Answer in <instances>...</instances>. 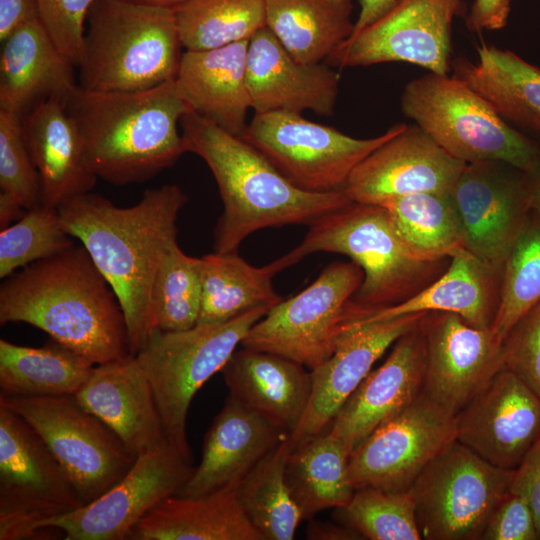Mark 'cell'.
Segmentation results:
<instances>
[{
    "mask_svg": "<svg viewBox=\"0 0 540 540\" xmlns=\"http://www.w3.org/2000/svg\"><path fill=\"white\" fill-rule=\"evenodd\" d=\"M180 128L187 152L207 164L223 202L213 232L214 252H236L249 235L268 227L309 226L352 202L343 191L297 188L251 144L191 110Z\"/></svg>",
    "mask_w": 540,
    "mask_h": 540,
    "instance_id": "obj_3",
    "label": "cell"
},
{
    "mask_svg": "<svg viewBox=\"0 0 540 540\" xmlns=\"http://www.w3.org/2000/svg\"><path fill=\"white\" fill-rule=\"evenodd\" d=\"M478 58L452 62L453 75L480 94L512 127L540 141V67L482 43Z\"/></svg>",
    "mask_w": 540,
    "mask_h": 540,
    "instance_id": "obj_32",
    "label": "cell"
},
{
    "mask_svg": "<svg viewBox=\"0 0 540 540\" xmlns=\"http://www.w3.org/2000/svg\"><path fill=\"white\" fill-rule=\"evenodd\" d=\"M269 310L260 308L225 323L197 324L183 331L157 328L135 355L152 386L167 441L190 463L186 422L194 395L221 371Z\"/></svg>",
    "mask_w": 540,
    "mask_h": 540,
    "instance_id": "obj_8",
    "label": "cell"
},
{
    "mask_svg": "<svg viewBox=\"0 0 540 540\" xmlns=\"http://www.w3.org/2000/svg\"><path fill=\"white\" fill-rule=\"evenodd\" d=\"M266 26L302 63L325 62L351 35L353 0H265Z\"/></svg>",
    "mask_w": 540,
    "mask_h": 540,
    "instance_id": "obj_34",
    "label": "cell"
},
{
    "mask_svg": "<svg viewBox=\"0 0 540 540\" xmlns=\"http://www.w3.org/2000/svg\"><path fill=\"white\" fill-rule=\"evenodd\" d=\"M406 126L397 123L379 136L360 139L299 113L276 111L255 113L240 137L297 188L329 193L343 191L357 165Z\"/></svg>",
    "mask_w": 540,
    "mask_h": 540,
    "instance_id": "obj_9",
    "label": "cell"
},
{
    "mask_svg": "<svg viewBox=\"0 0 540 540\" xmlns=\"http://www.w3.org/2000/svg\"><path fill=\"white\" fill-rule=\"evenodd\" d=\"M481 539H539L535 516L528 499L509 490L492 511Z\"/></svg>",
    "mask_w": 540,
    "mask_h": 540,
    "instance_id": "obj_47",
    "label": "cell"
},
{
    "mask_svg": "<svg viewBox=\"0 0 540 540\" xmlns=\"http://www.w3.org/2000/svg\"><path fill=\"white\" fill-rule=\"evenodd\" d=\"M511 10L510 0H474L466 15L471 32L494 31L504 28Z\"/></svg>",
    "mask_w": 540,
    "mask_h": 540,
    "instance_id": "obj_49",
    "label": "cell"
},
{
    "mask_svg": "<svg viewBox=\"0 0 540 540\" xmlns=\"http://www.w3.org/2000/svg\"><path fill=\"white\" fill-rule=\"evenodd\" d=\"M187 202L178 185L165 184L145 190L129 207L91 192L58 207L66 231L81 242L113 289L133 355L157 329L154 280L164 253L177 240V219Z\"/></svg>",
    "mask_w": 540,
    "mask_h": 540,
    "instance_id": "obj_1",
    "label": "cell"
},
{
    "mask_svg": "<svg viewBox=\"0 0 540 540\" xmlns=\"http://www.w3.org/2000/svg\"><path fill=\"white\" fill-rule=\"evenodd\" d=\"M25 143L37 168L42 204L58 208L91 192L97 176L90 169L80 132L65 101L50 99L21 117Z\"/></svg>",
    "mask_w": 540,
    "mask_h": 540,
    "instance_id": "obj_28",
    "label": "cell"
},
{
    "mask_svg": "<svg viewBox=\"0 0 540 540\" xmlns=\"http://www.w3.org/2000/svg\"><path fill=\"white\" fill-rule=\"evenodd\" d=\"M394 1L395 0H360V12L355 20L352 35L358 33L382 16L393 5Z\"/></svg>",
    "mask_w": 540,
    "mask_h": 540,
    "instance_id": "obj_52",
    "label": "cell"
},
{
    "mask_svg": "<svg viewBox=\"0 0 540 540\" xmlns=\"http://www.w3.org/2000/svg\"><path fill=\"white\" fill-rule=\"evenodd\" d=\"M364 278L352 262H335L295 296L272 307L241 346L281 355L313 370L334 352L349 301Z\"/></svg>",
    "mask_w": 540,
    "mask_h": 540,
    "instance_id": "obj_13",
    "label": "cell"
},
{
    "mask_svg": "<svg viewBox=\"0 0 540 540\" xmlns=\"http://www.w3.org/2000/svg\"><path fill=\"white\" fill-rule=\"evenodd\" d=\"M95 0H37L39 17L60 51L78 68L86 20Z\"/></svg>",
    "mask_w": 540,
    "mask_h": 540,
    "instance_id": "obj_45",
    "label": "cell"
},
{
    "mask_svg": "<svg viewBox=\"0 0 540 540\" xmlns=\"http://www.w3.org/2000/svg\"><path fill=\"white\" fill-rule=\"evenodd\" d=\"M427 312L415 313L348 328L333 354L310 370L311 394L291 447L323 432L371 371L374 363L402 335L416 327Z\"/></svg>",
    "mask_w": 540,
    "mask_h": 540,
    "instance_id": "obj_21",
    "label": "cell"
},
{
    "mask_svg": "<svg viewBox=\"0 0 540 540\" xmlns=\"http://www.w3.org/2000/svg\"><path fill=\"white\" fill-rule=\"evenodd\" d=\"M338 521L370 540L422 539L410 490L375 487L355 490L350 501L336 509Z\"/></svg>",
    "mask_w": 540,
    "mask_h": 540,
    "instance_id": "obj_41",
    "label": "cell"
},
{
    "mask_svg": "<svg viewBox=\"0 0 540 540\" xmlns=\"http://www.w3.org/2000/svg\"><path fill=\"white\" fill-rule=\"evenodd\" d=\"M72 238L58 208L41 204L26 210L14 224L0 231V278L70 249L75 245Z\"/></svg>",
    "mask_w": 540,
    "mask_h": 540,
    "instance_id": "obj_43",
    "label": "cell"
},
{
    "mask_svg": "<svg viewBox=\"0 0 540 540\" xmlns=\"http://www.w3.org/2000/svg\"><path fill=\"white\" fill-rule=\"evenodd\" d=\"M286 434L229 395L204 437L200 464L176 495L195 497L241 483Z\"/></svg>",
    "mask_w": 540,
    "mask_h": 540,
    "instance_id": "obj_25",
    "label": "cell"
},
{
    "mask_svg": "<svg viewBox=\"0 0 540 540\" xmlns=\"http://www.w3.org/2000/svg\"><path fill=\"white\" fill-rule=\"evenodd\" d=\"M422 320L394 343L384 363L369 372L332 420L329 432L350 452L422 392L426 370Z\"/></svg>",
    "mask_w": 540,
    "mask_h": 540,
    "instance_id": "obj_23",
    "label": "cell"
},
{
    "mask_svg": "<svg viewBox=\"0 0 540 540\" xmlns=\"http://www.w3.org/2000/svg\"><path fill=\"white\" fill-rule=\"evenodd\" d=\"M350 454L329 431L291 447L285 476L303 520L350 501L355 492L348 472Z\"/></svg>",
    "mask_w": 540,
    "mask_h": 540,
    "instance_id": "obj_35",
    "label": "cell"
},
{
    "mask_svg": "<svg viewBox=\"0 0 540 540\" xmlns=\"http://www.w3.org/2000/svg\"><path fill=\"white\" fill-rule=\"evenodd\" d=\"M527 174L529 178L532 208L540 212V164Z\"/></svg>",
    "mask_w": 540,
    "mask_h": 540,
    "instance_id": "obj_53",
    "label": "cell"
},
{
    "mask_svg": "<svg viewBox=\"0 0 540 540\" xmlns=\"http://www.w3.org/2000/svg\"><path fill=\"white\" fill-rule=\"evenodd\" d=\"M400 107L439 147L465 164L501 161L526 173L540 164V141L508 124L454 75L429 72L409 81Z\"/></svg>",
    "mask_w": 540,
    "mask_h": 540,
    "instance_id": "obj_7",
    "label": "cell"
},
{
    "mask_svg": "<svg viewBox=\"0 0 540 540\" xmlns=\"http://www.w3.org/2000/svg\"><path fill=\"white\" fill-rule=\"evenodd\" d=\"M280 271L278 260L255 267L238 251L203 255L197 324L225 323L256 309H271L283 300L272 283Z\"/></svg>",
    "mask_w": 540,
    "mask_h": 540,
    "instance_id": "obj_33",
    "label": "cell"
},
{
    "mask_svg": "<svg viewBox=\"0 0 540 540\" xmlns=\"http://www.w3.org/2000/svg\"><path fill=\"white\" fill-rule=\"evenodd\" d=\"M249 40L184 50L175 78L189 109L225 131L241 136L251 102L247 88Z\"/></svg>",
    "mask_w": 540,
    "mask_h": 540,
    "instance_id": "obj_29",
    "label": "cell"
},
{
    "mask_svg": "<svg viewBox=\"0 0 540 540\" xmlns=\"http://www.w3.org/2000/svg\"><path fill=\"white\" fill-rule=\"evenodd\" d=\"M183 45L174 9L125 0H95L78 66L90 91L134 92L176 78Z\"/></svg>",
    "mask_w": 540,
    "mask_h": 540,
    "instance_id": "obj_6",
    "label": "cell"
},
{
    "mask_svg": "<svg viewBox=\"0 0 540 540\" xmlns=\"http://www.w3.org/2000/svg\"><path fill=\"white\" fill-rule=\"evenodd\" d=\"M502 272L466 248L457 250L431 284L397 305L348 314L343 331L422 312H450L479 328L492 329L499 305Z\"/></svg>",
    "mask_w": 540,
    "mask_h": 540,
    "instance_id": "obj_26",
    "label": "cell"
},
{
    "mask_svg": "<svg viewBox=\"0 0 540 540\" xmlns=\"http://www.w3.org/2000/svg\"><path fill=\"white\" fill-rule=\"evenodd\" d=\"M3 280L1 325L30 324L95 365L130 354L121 305L82 244Z\"/></svg>",
    "mask_w": 540,
    "mask_h": 540,
    "instance_id": "obj_2",
    "label": "cell"
},
{
    "mask_svg": "<svg viewBox=\"0 0 540 540\" xmlns=\"http://www.w3.org/2000/svg\"><path fill=\"white\" fill-rule=\"evenodd\" d=\"M36 19H40L37 0H0V42Z\"/></svg>",
    "mask_w": 540,
    "mask_h": 540,
    "instance_id": "obj_50",
    "label": "cell"
},
{
    "mask_svg": "<svg viewBox=\"0 0 540 540\" xmlns=\"http://www.w3.org/2000/svg\"><path fill=\"white\" fill-rule=\"evenodd\" d=\"M462 0H395L325 61L338 68L404 62L446 75L452 69V25Z\"/></svg>",
    "mask_w": 540,
    "mask_h": 540,
    "instance_id": "obj_14",
    "label": "cell"
},
{
    "mask_svg": "<svg viewBox=\"0 0 540 540\" xmlns=\"http://www.w3.org/2000/svg\"><path fill=\"white\" fill-rule=\"evenodd\" d=\"M90 169L117 186L143 183L187 152L181 118L190 109L175 80L134 92L90 91L79 85L65 100Z\"/></svg>",
    "mask_w": 540,
    "mask_h": 540,
    "instance_id": "obj_4",
    "label": "cell"
},
{
    "mask_svg": "<svg viewBox=\"0 0 540 540\" xmlns=\"http://www.w3.org/2000/svg\"><path fill=\"white\" fill-rule=\"evenodd\" d=\"M450 194L464 248L502 272L532 210L528 174L501 161L466 164Z\"/></svg>",
    "mask_w": 540,
    "mask_h": 540,
    "instance_id": "obj_17",
    "label": "cell"
},
{
    "mask_svg": "<svg viewBox=\"0 0 540 540\" xmlns=\"http://www.w3.org/2000/svg\"><path fill=\"white\" fill-rule=\"evenodd\" d=\"M316 252L348 256L363 271V281L346 315L404 302L436 280L450 260L415 258L385 207L353 201L312 222L303 241L278 261L285 270Z\"/></svg>",
    "mask_w": 540,
    "mask_h": 540,
    "instance_id": "obj_5",
    "label": "cell"
},
{
    "mask_svg": "<svg viewBox=\"0 0 540 540\" xmlns=\"http://www.w3.org/2000/svg\"><path fill=\"white\" fill-rule=\"evenodd\" d=\"M510 491L522 494L528 499L540 539V436L514 470Z\"/></svg>",
    "mask_w": 540,
    "mask_h": 540,
    "instance_id": "obj_48",
    "label": "cell"
},
{
    "mask_svg": "<svg viewBox=\"0 0 540 540\" xmlns=\"http://www.w3.org/2000/svg\"><path fill=\"white\" fill-rule=\"evenodd\" d=\"M0 406L22 417L41 436L70 478L82 505L116 484L136 460L120 438L75 395H0Z\"/></svg>",
    "mask_w": 540,
    "mask_h": 540,
    "instance_id": "obj_11",
    "label": "cell"
},
{
    "mask_svg": "<svg viewBox=\"0 0 540 540\" xmlns=\"http://www.w3.org/2000/svg\"><path fill=\"white\" fill-rule=\"evenodd\" d=\"M540 436V396L502 368L456 415V440L491 464L516 469Z\"/></svg>",
    "mask_w": 540,
    "mask_h": 540,
    "instance_id": "obj_19",
    "label": "cell"
},
{
    "mask_svg": "<svg viewBox=\"0 0 540 540\" xmlns=\"http://www.w3.org/2000/svg\"><path fill=\"white\" fill-rule=\"evenodd\" d=\"M515 469L491 464L458 440L445 447L409 488L422 538L481 539L510 490Z\"/></svg>",
    "mask_w": 540,
    "mask_h": 540,
    "instance_id": "obj_10",
    "label": "cell"
},
{
    "mask_svg": "<svg viewBox=\"0 0 540 540\" xmlns=\"http://www.w3.org/2000/svg\"><path fill=\"white\" fill-rule=\"evenodd\" d=\"M133 3L144 4L155 7L175 9L186 0H125Z\"/></svg>",
    "mask_w": 540,
    "mask_h": 540,
    "instance_id": "obj_54",
    "label": "cell"
},
{
    "mask_svg": "<svg viewBox=\"0 0 540 540\" xmlns=\"http://www.w3.org/2000/svg\"><path fill=\"white\" fill-rule=\"evenodd\" d=\"M246 79L256 114L310 110L330 117L334 113L338 73L325 62H299L267 26L249 40Z\"/></svg>",
    "mask_w": 540,
    "mask_h": 540,
    "instance_id": "obj_22",
    "label": "cell"
},
{
    "mask_svg": "<svg viewBox=\"0 0 540 540\" xmlns=\"http://www.w3.org/2000/svg\"><path fill=\"white\" fill-rule=\"evenodd\" d=\"M540 302V212L531 210L502 270L492 330L503 342L514 324Z\"/></svg>",
    "mask_w": 540,
    "mask_h": 540,
    "instance_id": "obj_40",
    "label": "cell"
},
{
    "mask_svg": "<svg viewBox=\"0 0 540 540\" xmlns=\"http://www.w3.org/2000/svg\"><path fill=\"white\" fill-rule=\"evenodd\" d=\"M426 370L422 392L457 415L504 368V350L492 329L433 311L422 320Z\"/></svg>",
    "mask_w": 540,
    "mask_h": 540,
    "instance_id": "obj_18",
    "label": "cell"
},
{
    "mask_svg": "<svg viewBox=\"0 0 540 540\" xmlns=\"http://www.w3.org/2000/svg\"><path fill=\"white\" fill-rule=\"evenodd\" d=\"M95 364L52 340L42 347L0 340V395L50 397L75 395Z\"/></svg>",
    "mask_w": 540,
    "mask_h": 540,
    "instance_id": "obj_36",
    "label": "cell"
},
{
    "mask_svg": "<svg viewBox=\"0 0 540 540\" xmlns=\"http://www.w3.org/2000/svg\"><path fill=\"white\" fill-rule=\"evenodd\" d=\"M289 433L241 481L238 498L264 540H291L303 521L287 485Z\"/></svg>",
    "mask_w": 540,
    "mask_h": 540,
    "instance_id": "obj_38",
    "label": "cell"
},
{
    "mask_svg": "<svg viewBox=\"0 0 540 540\" xmlns=\"http://www.w3.org/2000/svg\"><path fill=\"white\" fill-rule=\"evenodd\" d=\"M378 205L388 210L405 247L419 260H447L464 247L461 220L450 193H414Z\"/></svg>",
    "mask_w": 540,
    "mask_h": 540,
    "instance_id": "obj_37",
    "label": "cell"
},
{
    "mask_svg": "<svg viewBox=\"0 0 540 540\" xmlns=\"http://www.w3.org/2000/svg\"><path fill=\"white\" fill-rule=\"evenodd\" d=\"M360 535L352 528L342 524L314 522L308 525L307 538L315 540H346L358 539Z\"/></svg>",
    "mask_w": 540,
    "mask_h": 540,
    "instance_id": "obj_51",
    "label": "cell"
},
{
    "mask_svg": "<svg viewBox=\"0 0 540 540\" xmlns=\"http://www.w3.org/2000/svg\"><path fill=\"white\" fill-rule=\"evenodd\" d=\"M465 165L417 125H407L357 165L343 192L353 202L370 204L414 193H450Z\"/></svg>",
    "mask_w": 540,
    "mask_h": 540,
    "instance_id": "obj_20",
    "label": "cell"
},
{
    "mask_svg": "<svg viewBox=\"0 0 540 540\" xmlns=\"http://www.w3.org/2000/svg\"><path fill=\"white\" fill-rule=\"evenodd\" d=\"M278 354L242 347L221 369L229 395L291 434L311 394V372Z\"/></svg>",
    "mask_w": 540,
    "mask_h": 540,
    "instance_id": "obj_30",
    "label": "cell"
},
{
    "mask_svg": "<svg viewBox=\"0 0 540 540\" xmlns=\"http://www.w3.org/2000/svg\"><path fill=\"white\" fill-rule=\"evenodd\" d=\"M504 367L540 396V302L525 313L503 340Z\"/></svg>",
    "mask_w": 540,
    "mask_h": 540,
    "instance_id": "obj_46",
    "label": "cell"
},
{
    "mask_svg": "<svg viewBox=\"0 0 540 540\" xmlns=\"http://www.w3.org/2000/svg\"><path fill=\"white\" fill-rule=\"evenodd\" d=\"M239 485L167 497L137 523L129 540H264L240 503Z\"/></svg>",
    "mask_w": 540,
    "mask_h": 540,
    "instance_id": "obj_31",
    "label": "cell"
},
{
    "mask_svg": "<svg viewBox=\"0 0 540 540\" xmlns=\"http://www.w3.org/2000/svg\"><path fill=\"white\" fill-rule=\"evenodd\" d=\"M456 440V415L423 392L376 427L351 452L349 478L355 490H408L423 469Z\"/></svg>",
    "mask_w": 540,
    "mask_h": 540,
    "instance_id": "obj_15",
    "label": "cell"
},
{
    "mask_svg": "<svg viewBox=\"0 0 540 540\" xmlns=\"http://www.w3.org/2000/svg\"><path fill=\"white\" fill-rule=\"evenodd\" d=\"M75 67L40 19L24 24L1 42L0 109L22 117L47 100L65 101L78 86Z\"/></svg>",
    "mask_w": 540,
    "mask_h": 540,
    "instance_id": "obj_27",
    "label": "cell"
},
{
    "mask_svg": "<svg viewBox=\"0 0 540 540\" xmlns=\"http://www.w3.org/2000/svg\"><path fill=\"white\" fill-rule=\"evenodd\" d=\"M80 506L70 478L41 436L0 406V540L36 538L41 522Z\"/></svg>",
    "mask_w": 540,
    "mask_h": 540,
    "instance_id": "obj_12",
    "label": "cell"
},
{
    "mask_svg": "<svg viewBox=\"0 0 540 540\" xmlns=\"http://www.w3.org/2000/svg\"><path fill=\"white\" fill-rule=\"evenodd\" d=\"M0 203L25 210L42 204L37 168L27 149L21 117L0 109Z\"/></svg>",
    "mask_w": 540,
    "mask_h": 540,
    "instance_id": "obj_44",
    "label": "cell"
},
{
    "mask_svg": "<svg viewBox=\"0 0 540 540\" xmlns=\"http://www.w3.org/2000/svg\"><path fill=\"white\" fill-rule=\"evenodd\" d=\"M200 299V258L185 254L176 240L164 253L154 280L157 328L183 331L197 325Z\"/></svg>",
    "mask_w": 540,
    "mask_h": 540,
    "instance_id": "obj_42",
    "label": "cell"
},
{
    "mask_svg": "<svg viewBox=\"0 0 540 540\" xmlns=\"http://www.w3.org/2000/svg\"><path fill=\"white\" fill-rule=\"evenodd\" d=\"M75 397L135 458L167 440L152 386L131 353L95 365Z\"/></svg>",
    "mask_w": 540,
    "mask_h": 540,
    "instance_id": "obj_24",
    "label": "cell"
},
{
    "mask_svg": "<svg viewBox=\"0 0 540 540\" xmlns=\"http://www.w3.org/2000/svg\"><path fill=\"white\" fill-rule=\"evenodd\" d=\"M193 471L192 463L166 440L140 454L125 476L98 498L41 522L38 532L57 529L66 540H129L137 523L176 495Z\"/></svg>",
    "mask_w": 540,
    "mask_h": 540,
    "instance_id": "obj_16",
    "label": "cell"
},
{
    "mask_svg": "<svg viewBox=\"0 0 540 540\" xmlns=\"http://www.w3.org/2000/svg\"><path fill=\"white\" fill-rule=\"evenodd\" d=\"M174 11L184 50L250 40L266 26L265 0H186Z\"/></svg>",
    "mask_w": 540,
    "mask_h": 540,
    "instance_id": "obj_39",
    "label": "cell"
}]
</instances>
